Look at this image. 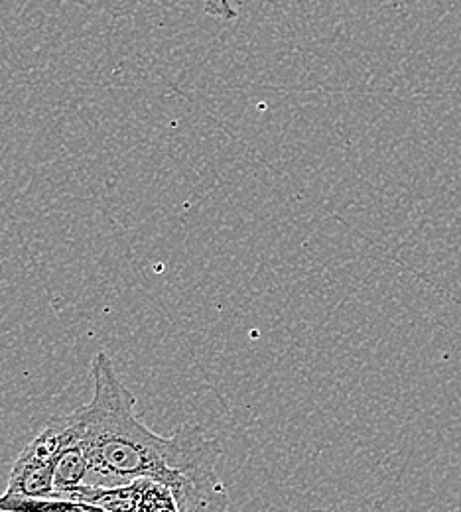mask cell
<instances>
[{
  "label": "cell",
  "mask_w": 461,
  "mask_h": 512,
  "mask_svg": "<svg viewBox=\"0 0 461 512\" xmlns=\"http://www.w3.org/2000/svg\"><path fill=\"white\" fill-rule=\"evenodd\" d=\"M91 375V402L67 414L93 471L91 487L152 479L172 491L180 512H227L229 495L215 471L221 442L194 422L182 424L170 438L152 432L136 414V396L107 353L93 357Z\"/></svg>",
  "instance_id": "cell-1"
},
{
  "label": "cell",
  "mask_w": 461,
  "mask_h": 512,
  "mask_svg": "<svg viewBox=\"0 0 461 512\" xmlns=\"http://www.w3.org/2000/svg\"><path fill=\"white\" fill-rule=\"evenodd\" d=\"M69 442L66 416L54 418L12 463L4 493L30 499L56 497L54 469L58 455Z\"/></svg>",
  "instance_id": "cell-2"
},
{
  "label": "cell",
  "mask_w": 461,
  "mask_h": 512,
  "mask_svg": "<svg viewBox=\"0 0 461 512\" xmlns=\"http://www.w3.org/2000/svg\"><path fill=\"white\" fill-rule=\"evenodd\" d=\"M0 512H111L64 497H50V499H30V497H16L2 493L0 495Z\"/></svg>",
  "instance_id": "cell-3"
},
{
  "label": "cell",
  "mask_w": 461,
  "mask_h": 512,
  "mask_svg": "<svg viewBox=\"0 0 461 512\" xmlns=\"http://www.w3.org/2000/svg\"><path fill=\"white\" fill-rule=\"evenodd\" d=\"M203 2V10L205 14L225 20V22H233L237 18V10L233 8L231 0H201Z\"/></svg>",
  "instance_id": "cell-4"
},
{
  "label": "cell",
  "mask_w": 461,
  "mask_h": 512,
  "mask_svg": "<svg viewBox=\"0 0 461 512\" xmlns=\"http://www.w3.org/2000/svg\"><path fill=\"white\" fill-rule=\"evenodd\" d=\"M312 512H330V511H322V509H314Z\"/></svg>",
  "instance_id": "cell-5"
},
{
  "label": "cell",
  "mask_w": 461,
  "mask_h": 512,
  "mask_svg": "<svg viewBox=\"0 0 461 512\" xmlns=\"http://www.w3.org/2000/svg\"><path fill=\"white\" fill-rule=\"evenodd\" d=\"M452 512H461V509H454Z\"/></svg>",
  "instance_id": "cell-6"
}]
</instances>
